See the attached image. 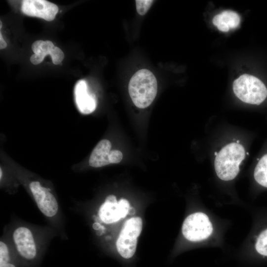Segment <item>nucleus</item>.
<instances>
[{
  "mask_svg": "<svg viewBox=\"0 0 267 267\" xmlns=\"http://www.w3.org/2000/svg\"><path fill=\"white\" fill-rule=\"evenodd\" d=\"M129 92L134 104L139 108L149 106L157 92V82L153 73L146 69L136 72L129 84Z\"/></svg>",
  "mask_w": 267,
  "mask_h": 267,
  "instance_id": "nucleus-1",
  "label": "nucleus"
},
{
  "mask_svg": "<svg viewBox=\"0 0 267 267\" xmlns=\"http://www.w3.org/2000/svg\"><path fill=\"white\" fill-rule=\"evenodd\" d=\"M245 157L244 147L237 142L224 146L217 153L214 166L217 176L222 180L234 179L239 172V165Z\"/></svg>",
  "mask_w": 267,
  "mask_h": 267,
  "instance_id": "nucleus-2",
  "label": "nucleus"
},
{
  "mask_svg": "<svg viewBox=\"0 0 267 267\" xmlns=\"http://www.w3.org/2000/svg\"><path fill=\"white\" fill-rule=\"evenodd\" d=\"M233 90L241 101L251 104L259 105L267 96V89L258 78L243 74L233 83Z\"/></svg>",
  "mask_w": 267,
  "mask_h": 267,
  "instance_id": "nucleus-3",
  "label": "nucleus"
},
{
  "mask_svg": "<svg viewBox=\"0 0 267 267\" xmlns=\"http://www.w3.org/2000/svg\"><path fill=\"white\" fill-rule=\"evenodd\" d=\"M142 225L139 217L131 218L124 223L116 241L118 253L124 259L130 260L134 255Z\"/></svg>",
  "mask_w": 267,
  "mask_h": 267,
  "instance_id": "nucleus-4",
  "label": "nucleus"
},
{
  "mask_svg": "<svg viewBox=\"0 0 267 267\" xmlns=\"http://www.w3.org/2000/svg\"><path fill=\"white\" fill-rule=\"evenodd\" d=\"M213 232L212 224L204 213L198 212L189 215L184 221L182 233L191 241H199L209 237Z\"/></svg>",
  "mask_w": 267,
  "mask_h": 267,
  "instance_id": "nucleus-5",
  "label": "nucleus"
},
{
  "mask_svg": "<svg viewBox=\"0 0 267 267\" xmlns=\"http://www.w3.org/2000/svg\"><path fill=\"white\" fill-rule=\"evenodd\" d=\"M129 209L130 203L127 199H121L117 202L115 196L109 195L101 205L98 215L104 222L111 223L124 218Z\"/></svg>",
  "mask_w": 267,
  "mask_h": 267,
  "instance_id": "nucleus-6",
  "label": "nucleus"
},
{
  "mask_svg": "<svg viewBox=\"0 0 267 267\" xmlns=\"http://www.w3.org/2000/svg\"><path fill=\"white\" fill-rule=\"evenodd\" d=\"M30 188L40 211L48 217L54 216L58 211V204L54 196L40 182L32 181Z\"/></svg>",
  "mask_w": 267,
  "mask_h": 267,
  "instance_id": "nucleus-7",
  "label": "nucleus"
},
{
  "mask_svg": "<svg viewBox=\"0 0 267 267\" xmlns=\"http://www.w3.org/2000/svg\"><path fill=\"white\" fill-rule=\"evenodd\" d=\"M21 11L29 16L51 21L57 13L58 7L56 4L45 0H23L22 1Z\"/></svg>",
  "mask_w": 267,
  "mask_h": 267,
  "instance_id": "nucleus-8",
  "label": "nucleus"
},
{
  "mask_svg": "<svg viewBox=\"0 0 267 267\" xmlns=\"http://www.w3.org/2000/svg\"><path fill=\"white\" fill-rule=\"evenodd\" d=\"M32 49L34 54L30 57V61L35 65L41 63L47 55H50L53 63L55 65L61 64L64 58L62 50L54 46L50 41H35L32 44Z\"/></svg>",
  "mask_w": 267,
  "mask_h": 267,
  "instance_id": "nucleus-9",
  "label": "nucleus"
},
{
  "mask_svg": "<svg viewBox=\"0 0 267 267\" xmlns=\"http://www.w3.org/2000/svg\"><path fill=\"white\" fill-rule=\"evenodd\" d=\"M13 237L16 248L23 257L28 260L35 258L36 247L30 229L25 227H18L14 231Z\"/></svg>",
  "mask_w": 267,
  "mask_h": 267,
  "instance_id": "nucleus-10",
  "label": "nucleus"
},
{
  "mask_svg": "<svg viewBox=\"0 0 267 267\" xmlns=\"http://www.w3.org/2000/svg\"><path fill=\"white\" fill-rule=\"evenodd\" d=\"M74 96L78 110L84 114L93 112L96 107V100L94 94L89 93L86 82L79 81L74 88Z\"/></svg>",
  "mask_w": 267,
  "mask_h": 267,
  "instance_id": "nucleus-11",
  "label": "nucleus"
},
{
  "mask_svg": "<svg viewBox=\"0 0 267 267\" xmlns=\"http://www.w3.org/2000/svg\"><path fill=\"white\" fill-rule=\"evenodd\" d=\"M111 143L107 139L100 140L93 149L89 159V164L94 168L101 167L110 164L109 153Z\"/></svg>",
  "mask_w": 267,
  "mask_h": 267,
  "instance_id": "nucleus-12",
  "label": "nucleus"
},
{
  "mask_svg": "<svg viewBox=\"0 0 267 267\" xmlns=\"http://www.w3.org/2000/svg\"><path fill=\"white\" fill-rule=\"evenodd\" d=\"M240 22L239 15L234 11L225 10L215 16L213 23L222 32L236 28Z\"/></svg>",
  "mask_w": 267,
  "mask_h": 267,
  "instance_id": "nucleus-13",
  "label": "nucleus"
},
{
  "mask_svg": "<svg viewBox=\"0 0 267 267\" xmlns=\"http://www.w3.org/2000/svg\"><path fill=\"white\" fill-rule=\"evenodd\" d=\"M254 177L259 184L267 187V154L264 155L257 163Z\"/></svg>",
  "mask_w": 267,
  "mask_h": 267,
  "instance_id": "nucleus-14",
  "label": "nucleus"
},
{
  "mask_svg": "<svg viewBox=\"0 0 267 267\" xmlns=\"http://www.w3.org/2000/svg\"><path fill=\"white\" fill-rule=\"evenodd\" d=\"M255 248L260 254L267 256V229L263 231L259 235Z\"/></svg>",
  "mask_w": 267,
  "mask_h": 267,
  "instance_id": "nucleus-15",
  "label": "nucleus"
},
{
  "mask_svg": "<svg viewBox=\"0 0 267 267\" xmlns=\"http://www.w3.org/2000/svg\"><path fill=\"white\" fill-rule=\"evenodd\" d=\"M153 1V0H135L136 8L138 13L141 15L145 14L149 10Z\"/></svg>",
  "mask_w": 267,
  "mask_h": 267,
  "instance_id": "nucleus-16",
  "label": "nucleus"
},
{
  "mask_svg": "<svg viewBox=\"0 0 267 267\" xmlns=\"http://www.w3.org/2000/svg\"><path fill=\"white\" fill-rule=\"evenodd\" d=\"M9 256L6 245L2 241L0 242V267H3L8 263Z\"/></svg>",
  "mask_w": 267,
  "mask_h": 267,
  "instance_id": "nucleus-17",
  "label": "nucleus"
},
{
  "mask_svg": "<svg viewBox=\"0 0 267 267\" xmlns=\"http://www.w3.org/2000/svg\"><path fill=\"white\" fill-rule=\"evenodd\" d=\"M123 158L122 153L118 150H111L109 155L110 164H117L120 162Z\"/></svg>",
  "mask_w": 267,
  "mask_h": 267,
  "instance_id": "nucleus-18",
  "label": "nucleus"
},
{
  "mask_svg": "<svg viewBox=\"0 0 267 267\" xmlns=\"http://www.w3.org/2000/svg\"><path fill=\"white\" fill-rule=\"evenodd\" d=\"M7 46V44L4 40L1 33H0V48L1 49L5 48Z\"/></svg>",
  "mask_w": 267,
  "mask_h": 267,
  "instance_id": "nucleus-19",
  "label": "nucleus"
},
{
  "mask_svg": "<svg viewBox=\"0 0 267 267\" xmlns=\"http://www.w3.org/2000/svg\"><path fill=\"white\" fill-rule=\"evenodd\" d=\"M3 267H15L14 265L11 264L7 263L5 264Z\"/></svg>",
  "mask_w": 267,
  "mask_h": 267,
  "instance_id": "nucleus-20",
  "label": "nucleus"
},
{
  "mask_svg": "<svg viewBox=\"0 0 267 267\" xmlns=\"http://www.w3.org/2000/svg\"><path fill=\"white\" fill-rule=\"evenodd\" d=\"M2 171H1V169L0 168V179L1 178V177H2Z\"/></svg>",
  "mask_w": 267,
  "mask_h": 267,
  "instance_id": "nucleus-21",
  "label": "nucleus"
},
{
  "mask_svg": "<svg viewBox=\"0 0 267 267\" xmlns=\"http://www.w3.org/2000/svg\"><path fill=\"white\" fill-rule=\"evenodd\" d=\"M0 28H1V26H2V25H1V21H0Z\"/></svg>",
  "mask_w": 267,
  "mask_h": 267,
  "instance_id": "nucleus-22",
  "label": "nucleus"
}]
</instances>
